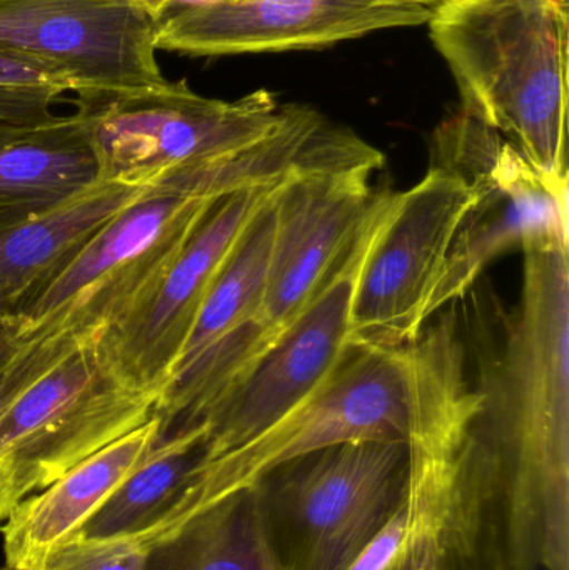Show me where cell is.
<instances>
[{"label":"cell","mask_w":569,"mask_h":570,"mask_svg":"<svg viewBox=\"0 0 569 570\" xmlns=\"http://www.w3.org/2000/svg\"><path fill=\"white\" fill-rule=\"evenodd\" d=\"M523 287L480 358L477 428L490 464L500 570H569V243L523 247Z\"/></svg>","instance_id":"6da1fadb"},{"label":"cell","mask_w":569,"mask_h":570,"mask_svg":"<svg viewBox=\"0 0 569 570\" xmlns=\"http://www.w3.org/2000/svg\"><path fill=\"white\" fill-rule=\"evenodd\" d=\"M408 464L393 512L347 570H450L488 525L490 468L478 434L480 395L468 377L457 312L408 345Z\"/></svg>","instance_id":"7a4b0ae2"},{"label":"cell","mask_w":569,"mask_h":570,"mask_svg":"<svg viewBox=\"0 0 569 570\" xmlns=\"http://www.w3.org/2000/svg\"><path fill=\"white\" fill-rule=\"evenodd\" d=\"M430 36L460 109L497 130L545 176L569 179L568 7L553 0H444Z\"/></svg>","instance_id":"3957f363"},{"label":"cell","mask_w":569,"mask_h":570,"mask_svg":"<svg viewBox=\"0 0 569 570\" xmlns=\"http://www.w3.org/2000/svg\"><path fill=\"white\" fill-rule=\"evenodd\" d=\"M370 170L300 177L276 196V233L259 311L180 375L200 407L219 404L303 317L360 233L377 190Z\"/></svg>","instance_id":"277c9868"},{"label":"cell","mask_w":569,"mask_h":570,"mask_svg":"<svg viewBox=\"0 0 569 570\" xmlns=\"http://www.w3.org/2000/svg\"><path fill=\"white\" fill-rule=\"evenodd\" d=\"M410 397L408 345L354 348L334 377L296 412L199 465L150 546L217 502L256 488L287 462L347 442L406 441Z\"/></svg>","instance_id":"5b68a950"},{"label":"cell","mask_w":569,"mask_h":570,"mask_svg":"<svg viewBox=\"0 0 569 570\" xmlns=\"http://www.w3.org/2000/svg\"><path fill=\"white\" fill-rule=\"evenodd\" d=\"M406 464V441H361L264 475L253 489L281 568L350 569L393 512Z\"/></svg>","instance_id":"8992f818"},{"label":"cell","mask_w":569,"mask_h":570,"mask_svg":"<svg viewBox=\"0 0 569 570\" xmlns=\"http://www.w3.org/2000/svg\"><path fill=\"white\" fill-rule=\"evenodd\" d=\"M219 200L176 184L147 187L23 308L20 334L92 344L169 269Z\"/></svg>","instance_id":"52a82bcc"},{"label":"cell","mask_w":569,"mask_h":570,"mask_svg":"<svg viewBox=\"0 0 569 570\" xmlns=\"http://www.w3.org/2000/svg\"><path fill=\"white\" fill-rule=\"evenodd\" d=\"M77 102L100 183L137 189L243 149L276 124L281 110L266 89L219 100L199 96L186 80Z\"/></svg>","instance_id":"ba28073f"},{"label":"cell","mask_w":569,"mask_h":570,"mask_svg":"<svg viewBox=\"0 0 569 570\" xmlns=\"http://www.w3.org/2000/svg\"><path fill=\"white\" fill-rule=\"evenodd\" d=\"M431 160L457 170L473 190L430 304V318L463 297L501 254L569 243V179L538 173L497 130L458 110L431 139Z\"/></svg>","instance_id":"9c48e42d"},{"label":"cell","mask_w":569,"mask_h":570,"mask_svg":"<svg viewBox=\"0 0 569 570\" xmlns=\"http://www.w3.org/2000/svg\"><path fill=\"white\" fill-rule=\"evenodd\" d=\"M380 190L323 291L253 371L203 419L204 461L241 448L314 397L354 352L353 304L364 264L398 204Z\"/></svg>","instance_id":"30bf717a"},{"label":"cell","mask_w":569,"mask_h":570,"mask_svg":"<svg viewBox=\"0 0 569 570\" xmlns=\"http://www.w3.org/2000/svg\"><path fill=\"white\" fill-rule=\"evenodd\" d=\"M157 402L122 384L94 345L79 341L0 414V468L19 498H29L146 424Z\"/></svg>","instance_id":"8fae6325"},{"label":"cell","mask_w":569,"mask_h":570,"mask_svg":"<svg viewBox=\"0 0 569 570\" xmlns=\"http://www.w3.org/2000/svg\"><path fill=\"white\" fill-rule=\"evenodd\" d=\"M473 197L457 170L434 160L416 186L400 193L354 292V347L398 348L420 337Z\"/></svg>","instance_id":"7c38bea8"},{"label":"cell","mask_w":569,"mask_h":570,"mask_svg":"<svg viewBox=\"0 0 569 570\" xmlns=\"http://www.w3.org/2000/svg\"><path fill=\"white\" fill-rule=\"evenodd\" d=\"M159 26L137 0H0V50L46 63L79 100L166 83Z\"/></svg>","instance_id":"4fadbf2b"},{"label":"cell","mask_w":569,"mask_h":570,"mask_svg":"<svg viewBox=\"0 0 569 570\" xmlns=\"http://www.w3.org/2000/svg\"><path fill=\"white\" fill-rule=\"evenodd\" d=\"M281 186L220 199L160 279L90 344L122 384L160 397L210 288Z\"/></svg>","instance_id":"5bb4252c"},{"label":"cell","mask_w":569,"mask_h":570,"mask_svg":"<svg viewBox=\"0 0 569 570\" xmlns=\"http://www.w3.org/2000/svg\"><path fill=\"white\" fill-rule=\"evenodd\" d=\"M421 0H207L173 10L156 49L194 57L317 50L380 30L428 26Z\"/></svg>","instance_id":"9a60e30c"},{"label":"cell","mask_w":569,"mask_h":570,"mask_svg":"<svg viewBox=\"0 0 569 570\" xmlns=\"http://www.w3.org/2000/svg\"><path fill=\"white\" fill-rule=\"evenodd\" d=\"M154 415L136 431L100 449L37 494L13 505L3 521L7 570H42L63 546L79 538L117 485L159 439Z\"/></svg>","instance_id":"2e32d148"},{"label":"cell","mask_w":569,"mask_h":570,"mask_svg":"<svg viewBox=\"0 0 569 570\" xmlns=\"http://www.w3.org/2000/svg\"><path fill=\"white\" fill-rule=\"evenodd\" d=\"M146 189L99 183L62 206L0 227V322L19 321L84 244Z\"/></svg>","instance_id":"e0dca14e"},{"label":"cell","mask_w":569,"mask_h":570,"mask_svg":"<svg viewBox=\"0 0 569 570\" xmlns=\"http://www.w3.org/2000/svg\"><path fill=\"white\" fill-rule=\"evenodd\" d=\"M79 112L0 146V227L76 199L99 184Z\"/></svg>","instance_id":"ac0fdd59"},{"label":"cell","mask_w":569,"mask_h":570,"mask_svg":"<svg viewBox=\"0 0 569 570\" xmlns=\"http://www.w3.org/2000/svg\"><path fill=\"white\" fill-rule=\"evenodd\" d=\"M206 434V425L197 424L157 439L79 538H139L149 548L204 461Z\"/></svg>","instance_id":"d6986e66"},{"label":"cell","mask_w":569,"mask_h":570,"mask_svg":"<svg viewBox=\"0 0 569 570\" xmlns=\"http://www.w3.org/2000/svg\"><path fill=\"white\" fill-rule=\"evenodd\" d=\"M147 570H283L256 491L239 492L154 542Z\"/></svg>","instance_id":"ffe728a7"},{"label":"cell","mask_w":569,"mask_h":570,"mask_svg":"<svg viewBox=\"0 0 569 570\" xmlns=\"http://www.w3.org/2000/svg\"><path fill=\"white\" fill-rule=\"evenodd\" d=\"M276 196L247 227L210 288L170 379L207 357L230 335L249 324L259 311L276 233Z\"/></svg>","instance_id":"44dd1931"},{"label":"cell","mask_w":569,"mask_h":570,"mask_svg":"<svg viewBox=\"0 0 569 570\" xmlns=\"http://www.w3.org/2000/svg\"><path fill=\"white\" fill-rule=\"evenodd\" d=\"M149 548L139 538L73 539L42 570H147Z\"/></svg>","instance_id":"7402d4cb"},{"label":"cell","mask_w":569,"mask_h":570,"mask_svg":"<svg viewBox=\"0 0 569 570\" xmlns=\"http://www.w3.org/2000/svg\"><path fill=\"white\" fill-rule=\"evenodd\" d=\"M72 335H52L46 338H32L23 348L20 357L0 375V414L9 407L10 402L57 358L62 357L77 344Z\"/></svg>","instance_id":"603a6c76"},{"label":"cell","mask_w":569,"mask_h":570,"mask_svg":"<svg viewBox=\"0 0 569 570\" xmlns=\"http://www.w3.org/2000/svg\"><path fill=\"white\" fill-rule=\"evenodd\" d=\"M62 92L53 89H6L0 87V126H49L62 116L52 112V104Z\"/></svg>","instance_id":"cb8c5ba5"},{"label":"cell","mask_w":569,"mask_h":570,"mask_svg":"<svg viewBox=\"0 0 569 570\" xmlns=\"http://www.w3.org/2000/svg\"><path fill=\"white\" fill-rule=\"evenodd\" d=\"M0 87L6 89H53L67 92L66 80L39 60L0 50Z\"/></svg>","instance_id":"d4e9b609"},{"label":"cell","mask_w":569,"mask_h":570,"mask_svg":"<svg viewBox=\"0 0 569 570\" xmlns=\"http://www.w3.org/2000/svg\"><path fill=\"white\" fill-rule=\"evenodd\" d=\"M29 344L20 334L19 322H0V375L20 357Z\"/></svg>","instance_id":"484cf974"},{"label":"cell","mask_w":569,"mask_h":570,"mask_svg":"<svg viewBox=\"0 0 569 570\" xmlns=\"http://www.w3.org/2000/svg\"><path fill=\"white\" fill-rule=\"evenodd\" d=\"M22 501L17 494L16 485H13L12 475L7 469L0 468V521L9 515L13 505Z\"/></svg>","instance_id":"4316f807"},{"label":"cell","mask_w":569,"mask_h":570,"mask_svg":"<svg viewBox=\"0 0 569 570\" xmlns=\"http://www.w3.org/2000/svg\"><path fill=\"white\" fill-rule=\"evenodd\" d=\"M150 16L163 22L173 10L179 7L194 6V3L207 2V0H137Z\"/></svg>","instance_id":"83f0119b"},{"label":"cell","mask_w":569,"mask_h":570,"mask_svg":"<svg viewBox=\"0 0 569 570\" xmlns=\"http://www.w3.org/2000/svg\"><path fill=\"white\" fill-rule=\"evenodd\" d=\"M39 129V127H37ZM36 129L30 127H12V126H0V146L13 142V140L22 139V137L29 136Z\"/></svg>","instance_id":"f1b7e54d"},{"label":"cell","mask_w":569,"mask_h":570,"mask_svg":"<svg viewBox=\"0 0 569 570\" xmlns=\"http://www.w3.org/2000/svg\"><path fill=\"white\" fill-rule=\"evenodd\" d=\"M421 2L430 3V6L436 7L438 3L444 2V0H421Z\"/></svg>","instance_id":"f546056e"},{"label":"cell","mask_w":569,"mask_h":570,"mask_svg":"<svg viewBox=\"0 0 569 570\" xmlns=\"http://www.w3.org/2000/svg\"><path fill=\"white\" fill-rule=\"evenodd\" d=\"M553 2L561 7H568V0H553Z\"/></svg>","instance_id":"4dcf8cb0"}]
</instances>
